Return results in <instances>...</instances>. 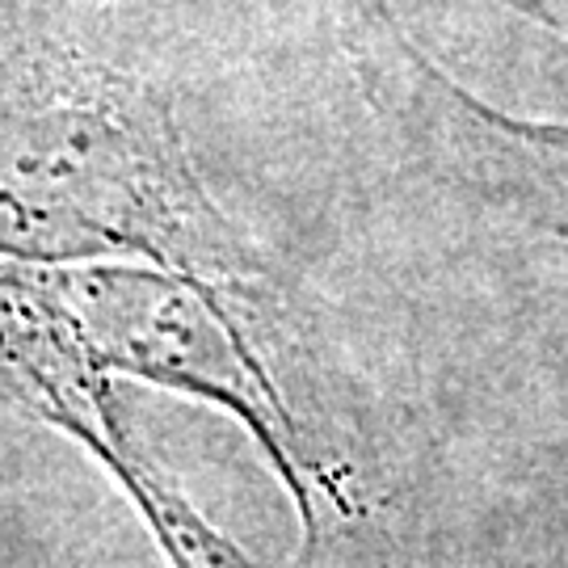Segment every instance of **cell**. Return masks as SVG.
I'll return each instance as SVG.
<instances>
[{
  "label": "cell",
  "instance_id": "obj_1",
  "mask_svg": "<svg viewBox=\"0 0 568 568\" xmlns=\"http://www.w3.org/2000/svg\"><path fill=\"white\" fill-rule=\"evenodd\" d=\"M514 4H523V9H530V13H544V18L560 21L565 13L556 9V0H514Z\"/></svg>",
  "mask_w": 568,
  "mask_h": 568
}]
</instances>
